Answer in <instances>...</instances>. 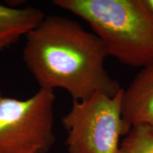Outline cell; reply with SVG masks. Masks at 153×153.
<instances>
[{"mask_svg": "<svg viewBox=\"0 0 153 153\" xmlns=\"http://www.w3.org/2000/svg\"><path fill=\"white\" fill-rule=\"evenodd\" d=\"M108 56L103 42L77 22L45 16L26 36L23 59L40 89L66 90L73 101L97 92L114 97L123 88L104 67Z\"/></svg>", "mask_w": 153, "mask_h": 153, "instance_id": "1", "label": "cell"}, {"mask_svg": "<svg viewBox=\"0 0 153 153\" xmlns=\"http://www.w3.org/2000/svg\"><path fill=\"white\" fill-rule=\"evenodd\" d=\"M53 4L87 22L108 56L135 68L153 64V14L144 0H55Z\"/></svg>", "mask_w": 153, "mask_h": 153, "instance_id": "2", "label": "cell"}, {"mask_svg": "<svg viewBox=\"0 0 153 153\" xmlns=\"http://www.w3.org/2000/svg\"><path fill=\"white\" fill-rule=\"evenodd\" d=\"M123 91L114 97L97 92L73 101L62 119L68 153L120 152V137L129 133L121 114Z\"/></svg>", "mask_w": 153, "mask_h": 153, "instance_id": "3", "label": "cell"}, {"mask_svg": "<svg viewBox=\"0 0 153 153\" xmlns=\"http://www.w3.org/2000/svg\"><path fill=\"white\" fill-rule=\"evenodd\" d=\"M54 91L26 99L0 93V153H48L54 145Z\"/></svg>", "mask_w": 153, "mask_h": 153, "instance_id": "4", "label": "cell"}, {"mask_svg": "<svg viewBox=\"0 0 153 153\" xmlns=\"http://www.w3.org/2000/svg\"><path fill=\"white\" fill-rule=\"evenodd\" d=\"M121 114L129 132L136 126L153 129V64L142 68L123 89Z\"/></svg>", "mask_w": 153, "mask_h": 153, "instance_id": "5", "label": "cell"}, {"mask_svg": "<svg viewBox=\"0 0 153 153\" xmlns=\"http://www.w3.org/2000/svg\"><path fill=\"white\" fill-rule=\"evenodd\" d=\"M45 14L41 9L0 4V51L9 48L41 24Z\"/></svg>", "mask_w": 153, "mask_h": 153, "instance_id": "6", "label": "cell"}, {"mask_svg": "<svg viewBox=\"0 0 153 153\" xmlns=\"http://www.w3.org/2000/svg\"><path fill=\"white\" fill-rule=\"evenodd\" d=\"M119 153H153V129L134 126L120 144Z\"/></svg>", "mask_w": 153, "mask_h": 153, "instance_id": "7", "label": "cell"}, {"mask_svg": "<svg viewBox=\"0 0 153 153\" xmlns=\"http://www.w3.org/2000/svg\"><path fill=\"white\" fill-rule=\"evenodd\" d=\"M144 1L149 10L153 14V0H144Z\"/></svg>", "mask_w": 153, "mask_h": 153, "instance_id": "8", "label": "cell"}]
</instances>
